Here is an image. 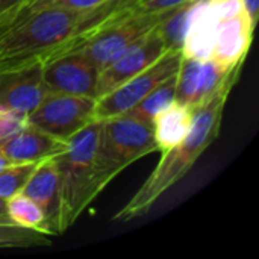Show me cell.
<instances>
[{"instance_id":"cell-1","label":"cell","mask_w":259,"mask_h":259,"mask_svg":"<svg viewBox=\"0 0 259 259\" xmlns=\"http://www.w3.org/2000/svg\"><path fill=\"white\" fill-rule=\"evenodd\" d=\"M124 0L90 11L44 5L0 33V71L20 68L68 53L77 39L114 14Z\"/></svg>"},{"instance_id":"cell-2","label":"cell","mask_w":259,"mask_h":259,"mask_svg":"<svg viewBox=\"0 0 259 259\" xmlns=\"http://www.w3.org/2000/svg\"><path fill=\"white\" fill-rule=\"evenodd\" d=\"M229 94L231 91H223L194 111V121L190 132L182 141L162 152L155 170L134 197L114 215V220L126 223L147 214L164 193L185 178L203 152L219 137Z\"/></svg>"},{"instance_id":"cell-3","label":"cell","mask_w":259,"mask_h":259,"mask_svg":"<svg viewBox=\"0 0 259 259\" xmlns=\"http://www.w3.org/2000/svg\"><path fill=\"white\" fill-rule=\"evenodd\" d=\"M253 32L243 0H197L181 52L187 58L238 67L246 61Z\"/></svg>"},{"instance_id":"cell-4","label":"cell","mask_w":259,"mask_h":259,"mask_svg":"<svg viewBox=\"0 0 259 259\" xmlns=\"http://www.w3.org/2000/svg\"><path fill=\"white\" fill-rule=\"evenodd\" d=\"M155 152L159 147L152 124L126 114L100 120L93 171L96 196L126 167Z\"/></svg>"},{"instance_id":"cell-5","label":"cell","mask_w":259,"mask_h":259,"mask_svg":"<svg viewBox=\"0 0 259 259\" xmlns=\"http://www.w3.org/2000/svg\"><path fill=\"white\" fill-rule=\"evenodd\" d=\"M100 120H94L67 140L64 150L52 156L58 170L62 231L65 232L97 197L93 188L94 155Z\"/></svg>"},{"instance_id":"cell-6","label":"cell","mask_w":259,"mask_h":259,"mask_svg":"<svg viewBox=\"0 0 259 259\" xmlns=\"http://www.w3.org/2000/svg\"><path fill=\"white\" fill-rule=\"evenodd\" d=\"M168 11L161 14H144L134 11L129 0L102 23L85 32L76 42L71 52L83 53L99 71L112 62L129 46L156 27Z\"/></svg>"},{"instance_id":"cell-7","label":"cell","mask_w":259,"mask_h":259,"mask_svg":"<svg viewBox=\"0 0 259 259\" xmlns=\"http://www.w3.org/2000/svg\"><path fill=\"white\" fill-rule=\"evenodd\" d=\"M243 65L223 67L214 61L182 56L176 73V102L197 109L223 91H232Z\"/></svg>"},{"instance_id":"cell-8","label":"cell","mask_w":259,"mask_h":259,"mask_svg":"<svg viewBox=\"0 0 259 259\" xmlns=\"http://www.w3.org/2000/svg\"><path fill=\"white\" fill-rule=\"evenodd\" d=\"M94 112V97L47 93L26 117V123L58 140L67 141L71 135L96 120Z\"/></svg>"},{"instance_id":"cell-9","label":"cell","mask_w":259,"mask_h":259,"mask_svg":"<svg viewBox=\"0 0 259 259\" xmlns=\"http://www.w3.org/2000/svg\"><path fill=\"white\" fill-rule=\"evenodd\" d=\"M182 59L181 50H167L150 67L127 79L112 91L96 99V120L121 115L138 105L161 82L178 73Z\"/></svg>"},{"instance_id":"cell-10","label":"cell","mask_w":259,"mask_h":259,"mask_svg":"<svg viewBox=\"0 0 259 259\" xmlns=\"http://www.w3.org/2000/svg\"><path fill=\"white\" fill-rule=\"evenodd\" d=\"M165 52L167 47L159 35V30L158 27H153L99 71L96 99L112 91L127 79L150 67Z\"/></svg>"},{"instance_id":"cell-11","label":"cell","mask_w":259,"mask_h":259,"mask_svg":"<svg viewBox=\"0 0 259 259\" xmlns=\"http://www.w3.org/2000/svg\"><path fill=\"white\" fill-rule=\"evenodd\" d=\"M49 93L88 96L96 99L99 68L80 52H68L41 64Z\"/></svg>"},{"instance_id":"cell-12","label":"cell","mask_w":259,"mask_h":259,"mask_svg":"<svg viewBox=\"0 0 259 259\" xmlns=\"http://www.w3.org/2000/svg\"><path fill=\"white\" fill-rule=\"evenodd\" d=\"M67 141L58 140L41 129L24 123L0 141V152L11 164L41 162L64 150Z\"/></svg>"},{"instance_id":"cell-13","label":"cell","mask_w":259,"mask_h":259,"mask_svg":"<svg viewBox=\"0 0 259 259\" xmlns=\"http://www.w3.org/2000/svg\"><path fill=\"white\" fill-rule=\"evenodd\" d=\"M24 196L32 199L44 212L52 235H61L62 231V203L58 170L53 158L38 162L30 179L24 185Z\"/></svg>"},{"instance_id":"cell-14","label":"cell","mask_w":259,"mask_h":259,"mask_svg":"<svg viewBox=\"0 0 259 259\" xmlns=\"http://www.w3.org/2000/svg\"><path fill=\"white\" fill-rule=\"evenodd\" d=\"M194 111L191 106L173 102L153 118V132L159 152L168 150L184 140L194 121Z\"/></svg>"},{"instance_id":"cell-15","label":"cell","mask_w":259,"mask_h":259,"mask_svg":"<svg viewBox=\"0 0 259 259\" xmlns=\"http://www.w3.org/2000/svg\"><path fill=\"white\" fill-rule=\"evenodd\" d=\"M175 99H176V74H173L168 79H165L164 82H161L138 105H135L132 109H129L124 114L129 117H134L137 120H141L144 123L152 124L153 118L162 109H165L168 105H171L175 102Z\"/></svg>"},{"instance_id":"cell-16","label":"cell","mask_w":259,"mask_h":259,"mask_svg":"<svg viewBox=\"0 0 259 259\" xmlns=\"http://www.w3.org/2000/svg\"><path fill=\"white\" fill-rule=\"evenodd\" d=\"M6 211L15 225L29 228V229H33V231H38L52 237L44 212L32 199H29L23 193H18L6 200Z\"/></svg>"},{"instance_id":"cell-17","label":"cell","mask_w":259,"mask_h":259,"mask_svg":"<svg viewBox=\"0 0 259 259\" xmlns=\"http://www.w3.org/2000/svg\"><path fill=\"white\" fill-rule=\"evenodd\" d=\"M196 2L197 0H191L170 9L167 15L162 18V21L156 26L167 50H182L187 24Z\"/></svg>"},{"instance_id":"cell-18","label":"cell","mask_w":259,"mask_h":259,"mask_svg":"<svg viewBox=\"0 0 259 259\" xmlns=\"http://www.w3.org/2000/svg\"><path fill=\"white\" fill-rule=\"evenodd\" d=\"M50 244L52 238L47 234L15 223H0V249H29Z\"/></svg>"},{"instance_id":"cell-19","label":"cell","mask_w":259,"mask_h":259,"mask_svg":"<svg viewBox=\"0 0 259 259\" xmlns=\"http://www.w3.org/2000/svg\"><path fill=\"white\" fill-rule=\"evenodd\" d=\"M36 165L38 162L9 164L0 170V199L8 200L9 197L21 193Z\"/></svg>"},{"instance_id":"cell-20","label":"cell","mask_w":259,"mask_h":259,"mask_svg":"<svg viewBox=\"0 0 259 259\" xmlns=\"http://www.w3.org/2000/svg\"><path fill=\"white\" fill-rule=\"evenodd\" d=\"M191 0H129V6L134 11L144 14H161L181 6Z\"/></svg>"},{"instance_id":"cell-21","label":"cell","mask_w":259,"mask_h":259,"mask_svg":"<svg viewBox=\"0 0 259 259\" xmlns=\"http://www.w3.org/2000/svg\"><path fill=\"white\" fill-rule=\"evenodd\" d=\"M26 123V118L12 112H3L0 111V141L15 132L18 127H21Z\"/></svg>"},{"instance_id":"cell-22","label":"cell","mask_w":259,"mask_h":259,"mask_svg":"<svg viewBox=\"0 0 259 259\" xmlns=\"http://www.w3.org/2000/svg\"><path fill=\"white\" fill-rule=\"evenodd\" d=\"M111 0H50V5L65 8V9H74V11H90L97 9Z\"/></svg>"},{"instance_id":"cell-23","label":"cell","mask_w":259,"mask_h":259,"mask_svg":"<svg viewBox=\"0 0 259 259\" xmlns=\"http://www.w3.org/2000/svg\"><path fill=\"white\" fill-rule=\"evenodd\" d=\"M244 9L253 24V27H256L258 23V15H259V0H243Z\"/></svg>"},{"instance_id":"cell-24","label":"cell","mask_w":259,"mask_h":259,"mask_svg":"<svg viewBox=\"0 0 259 259\" xmlns=\"http://www.w3.org/2000/svg\"><path fill=\"white\" fill-rule=\"evenodd\" d=\"M0 223H14L6 211V200L0 199Z\"/></svg>"},{"instance_id":"cell-25","label":"cell","mask_w":259,"mask_h":259,"mask_svg":"<svg viewBox=\"0 0 259 259\" xmlns=\"http://www.w3.org/2000/svg\"><path fill=\"white\" fill-rule=\"evenodd\" d=\"M9 164H11V162L5 158V155L0 152V170H3V168H5L6 165H9Z\"/></svg>"}]
</instances>
